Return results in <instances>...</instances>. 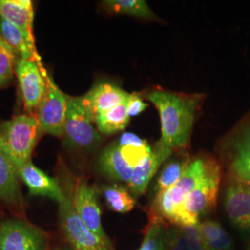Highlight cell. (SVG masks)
Listing matches in <instances>:
<instances>
[{
    "label": "cell",
    "mask_w": 250,
    "mask_h": 250,
    "mask_svg": "<svg viewBox=\"0 0 250 250\" xmlns=\"http://www.w3.org/2000/svg\"><path fill=\"white\" fill-rule=\"evenodd\" d=\"M146 98L157 107L161 117V138L158 143L172 151L186 148L199 99L161 89L150 91Z\"/></svg>",
    "instance_id": "obj_1"
},
{
    "label": "cell",
    "mask_w": 250,
    "mask_h": 250,
    "mask_svg": "<svg viewBox=\"0 0 250 250\" xmlns=\"http://www.w3.org/2000/svg\"><path fill=\"white\" fill-rule=\"evenodd\" d=\"M36 116L18 115L0 125V149L18 170L31 161L40 132Z\"/></svg>",
    "instance_id": "obj_2"
},
{
    "label": "cell",
    "mask_w": 250,
    "mask_h": 250,
    "mask_svg": "<svg viewBox=\"0 0 250 250\" xmlns=\"http://www.w3.org/2000/svg\"><path fill=\"white\" fill-rule=\"evenodd\" d=\"M208 163L209 161L204 159L192 161L177 184L170 189L157 194L153 204L154 214L178 226L185 202L205 175Z\"/></svg>",
    "instance_id": "obj_3"
},
{
    "label": "cell",
    "mask_w": 250,
    "mask_h": 250,
    "mask_svg": "<svg viewBox=\"0 0 250 250\" xmlns=\"http://www.w3.org/2000/svg\"><path fill=\"white\" fill-rule=\"evenodd\" d=\"M220 182V167L214 161H209L205 175L199 181L185 202L177 227L182 228L198 224V218L208 214L214 208Z\"/></svg>",
    "instance_id": "obj_4"
},
{
    "label": "cell",
    "mask_w": 250,
    "mask_h": 250,
    "mask_svg": "<svg viewBox=\"0 0 250 250\" xmlns=\"http://www.w3.org/2000/svg\"><path fill=\"white\" fill-rule=\"evenodd\" d=\"M45 79V94L36 109V120L42 132L60 137L64 135L69 97L57 86L47 72Z\"/></svg>",
    "instance_id": "obj_5"
},
{
    "label": "cell",
    "mask_w": 250,
    "mask_h": 250,
    "mask_svg": "<svg viewBox=\"0 0 250 250\" xmlns=\"http://www.w3.org/2000/svg\"><path fill=\"white\" fill-rule=\"evenodd\" d=\"M60 224L72 250H112L111 245L102 241L83 224L72 200L65 197L59 203Z\"/></svg>",
    "instance_id": "obj_6"
},
{
    "label": "cell",
    "mask_w": 250,
    "mask_h": 250,
    "mask_svg": "<svg viewBox=\"0 0 250 250\" xmlns=\"http://www.w3.org/2000/svg\"><path fill=\"white\" fill-rule=\"evenodd\" d=\"M64 135L68 143L79 148L99 146L100 135L93 126V121L84 107L83 97L69 98Z\"/></svg>",
    "instance_id": "obj_7"
},
{
    "label": "cell",
    "mask_w": 250,
    "mask_h": 250,
    "mask_svg": "<svg viewBox=\"0 0 250 250\" xmlns=\"http://www.w3.org/2000/svg\"><path fill=\"white\" fill-rule=\"evenodd\" d=\"M45 233L19 218L0 221V250H46Z\"/></svg>",
    "instance_id": "obj_8"
},
{
    "label": "cell",
    "mask_w": 250,
    "mask_h": 250,
    "mask_svg": "<svg viewBox=\"0 0 250 250\" xmlns=\"http://www.w3.org/2000/svg\"><path fill=\"white\" fill-rule=\"evenodd\" d=\"M43 64L33 61L16 59L15 73L21 93L24 108L30 115H34L44 97L45 91V72Z\"/></svg>",
    "instance_id": "obj_9"
},
{
    "label": "cell",
    "mask_w": 250,
    "mask_h": 250,
    "mask_svg": "<svg viewBox=\"0 0 250 250\" xmlns=\"http://www.w3.org/2000/svg\"><path fill=\"white\" fill-rule=\"evenodd\" d=\"M74 207L83 224L102 241L111 245L101 224V210L95 190L81 181L76 188Z\"/></svg>",
    "instance_id": "obj_10"
},
{
    "label": "cell",
    "mask_w": 250,
    "mask_h": 250,
    "mask_svg": "<svg viewBox=\"0 0 250 250\" xmlns=\"http://www.w3.org/2000/svg\"><path fill=\"white\" fill-rule=\"evenodd\" d=\"M129 93L109 83H100L88 91L83 97V104L93 123L97 116L117 107L128 99Z\"/></svg>",
    "instance_id": "obj_11"
},
{
    "label": "cell",
    "mask_w": 250,
    "mask_h": 250,
    "mask_svg": "<svg viewBox=\"0 0 250 250\" xmlns=\"http://www.w3.org/2000/svg\"><path fill=\"white\" fill-rule=\"evenodd\" d=\"M0 17L21 29L28 43L36 49L34 36L35 11L31 0H0Z\"/></svg>",
    "instance_id": "obj_12"
},
{
    "label": "cell",
    "mask_w": 250,
    "mask_h": 250,
    "mask_svg": "<svg viewBox=\"0 0 250 250\" xmlns=\"http://www.w3.org/2000/svg\"><path fill=\"white\" fill-rule=\"evenodd\" d=\"M18 176L25 184L31 195L49 197L58 203L65 197V193L59 183L37 168L31 161L18 170Z\"/></svg>",
    "instance_id": "obj_13"
},
{
    "label": "cell",
    "mask_w": 250,
    "mask_h": 250,
    "mask_svg": "<svg viewBox=\"0 0 250 250\" xmlns=\"http://www.w3.org/2000/svg\"><path fill=\"white\" fill-rule=\"evenodd\" d=\"M171 153L172 150L157 143L151 153L134 168L132 179L128 184L130 191L134 196L138 197L146 192L153 176Z\"/></svg>",
    "instance_id": "obj_14"
},
{
    "label": "cell",
    "mask_w": 250,
    "mask_h": 250,
    "mask_svg": "<svg viewBox=\"0 0 250 250\" xmlns=\"http://www.w3.org/2000/svg\"><path fill=\"white\" fill-rule=\"evenodd\" d=\"M225 208L232 224L250 230V186L242 182L230 186L226 192Z\"/></svg>",
    "instance_id": "obj_15"
},
{
    "label": "cell",
    "mask_w": 250,
    "mask_h": 250,
    "mask_svg": "<svg viewBox=\"0 0 250 250\" xmlns=\"http://www.w3.org/2000/svg\"><path fill=\"white\" fill-rule=\"evenodd\" d=\"M18 178L13 164L0 149V200L12 208L22 210L23 197Z\"/></svg>",
    "instance_id": "obj_16"
},
{
    "label": "cell",
    "mask_w": 250,
    "mask_h": 250,
    "mask_svg": "<svg viewBox=\"0 0 250 250\" xmlns=\"http://www.w3.org/2000/svg\"><path fill=\"white\" fill-rule=\"evenodd\" d=\"M99 166L107 177L127 184L130 183L134 172V168L125 160L118 144L109 146L104 150L99 159Z\"/></svg>",
    "instance_id": "obj_17"
},
{
    "label": "cell",
    "mask_w": 250,
    "mask_h": 250,
    "mask_svg": "<svg viewBox=\"0 0 250 250\" xmlns=\"http://www.w3.org/2000/svg\"><path fill=\"white\" fill-rule=\"evenodd\" d=\"M0 36L9 44L18 59L43 64L37 49L28 43L22 31L2 17H0Z\"/></svg>",
    "instance_id": "obj_18"
},
{
    "label": "cell",
    "mask_w": 250,
    "mask_h": 250,
    "mask_svg": "<svg viewBox=\"0 0 250 250\" xmlns=\"http://www.w3.org/2000/svg\"><path fill=\"white\" fill-rule=\"evenodd\" d=\"M130 116L127 111V100L125 103L99 114L95 123L99 132L111 134L124 130L129 124Z\"/></svg>",
    "instance_id": "obj_19"
},
{
    "label": "cell",
    "mask_w": 250,
    "mask_h": 250,
    "mask_svg": "<svg viewBox=\"0 0 250 250\" xmlns=\"http://www.w3.org/2000/svg\"><path fill=\"white\" fill-rule=\"evenodd\" d=\"M198 229L208 250H230L232 238L223 226L215 221L198 223Z\"/></svg>",
    "instance_id": "obj_20"
},
{
    "label": "cell",
    "mask_w": 250,
    "mask_h": 250,
    "mask_svg": "<svg viewBox=\"0 0 250 250\" xmlns=\"http://www.w3.org/2000/svg\"><path fill=\"white\" fill-rule=\"evenodd\" d=\"M118 146L126 161L134 169L152 151L149 145L133 134H124Z\"/></svg>",
    "instance_id": "obj_21"
},
{
    "label": "cell",
    "mask_w": 250,
    "mask_h": 250,
    "mask_svg": "<svg viewBox=\"0 0 250 250\" xmlns=\"http://www.w3.org/2000/svg\"><path fill=\"white\" fill-rule=\"evenodd\" d=\"M168 234L164 219L152 213L139 250H166Z\"/></svg>",
    "instance_id": "obj_22"
},
{
    "label": "cell",
    "mask_w": 250,
    "mask_h": 250,
    "mask_svg": "<svg viewBox=\"0 0 250 250\" xmlns=\"http://www.w3.org/2000/svg\"><path fill=\"white\" fill-rule=\"evenodd\" d=\"M103 6L110 13L147 20L157 18L145 0H106L103 2Z\"/></svg>",
    "instance_id": "obj_23"
},
{
    "label": "cell",
    "mask_w": 250,
    "mask_h": 250,
    "mask_svg": "<svg viewBox=\"0 0 250 250\" xmlns=\"http://www.w3.org/2000/svg\"><path fill=\"white\" fill-rule=\"evenodd\" d=\"M102 194L107 207L114 212L127 213L135 206V200L127 188L121 185H111L102 188Z\"/></svg>",
    "instance_id": "obj_24"
},
{
    "label": "cell",
    "mask_w": 250,
    "mask_h": 250,
    "mask_svg": "<svg viewBox=\"0 0 250 250\" xmlns=\"http://www.w3.org/2000/svg\"><path fill=\"white\" fill-rule=\"evenodd\" d=\"M190 163L191 162L188 159L174 160L168 162L163 168L158 180L157 194L162 193L177 184L179 180L182 178V176L186 172V170H188Z\"/></svg>",
    "instance_id": "obj_25"
},
{
    "label": "cell",
    "mask_w": 250,
    "mask_h": 250,
    "mask_svg": "<svg viewBox=\"0 0 250 250\" xmlns=\"http://www.w3.org/2000/svg\"><path fill=\"white\" fill-rule=\"evenodd\" d=\"M232 170L240 182L250 186V133L238 145Z\"/></svg>",
    "instance_id": "obj_26"
},
{
    "label": "cell",
    "mask_w": 250,
    "mask_h": 250,
    "mask_svg": "<svg viewBox=\"0 0 250 250\" xmlns=\"http://www.w3.org/2000/svg\"><path fill=\"white\" fill-rule=\"evenodd\" d=\"M16 59L12 48L0 36V88L6 87L12 80Z\"/></svg>",
    "instance_id": "obj_27"
},
{
    "label": "cell",
    "mask_w": 250,
    "mask_h": 250,
    "mask_svg": "<svg viewBox=\"0 0 250 250\" xmlns=\"http://www.w3.org/2000/svg\"><path fill=\"white\" fill-rule=\"evenodd\" d=\"M181 229L188 240L190 250H208L199 232L198 224L182 227Z\"/></svg>",
    "instance_id": "obj_28"
},
{
    "label": "cell",
    "mask_w": 250,
    "mask_h": 250,
    "mask_svg": "<svg viewBox=\"0 0 250 250\" xmlns=\"http://www.w3.org/2000/svg\"><path fill=\"white\" fill-rule=\"evenodd\" d=\"M166 250H190L188 240L180 227L169 231Z\"/></svg>",
    "instance_id": "obj_29"
},
{
    "label": "cell",
    "mask_w": 250,
    "mask_h": 250,
    "mask_svg": "<svg viewBox=\"0 0 250 250\" xmlns=\"http://www.w3.org/2000/svg\"><path fill=\"white\" fill-rule=\"evenodd\" d=\"M147 107V104L145 103L137 94H130L127 99V111L129 116H137L142 113Z\"/></svg>",
    "instance_id": "obj_30"
},
{
    "label": "cell",
    "mask_w": 250,
    "mask_h": 250,
    "mask_svg": "<svg viewBox=\"0 0 250 250\" xmlns=\"http://www.w3.org/2000/svg\"><path fill=\"white\" fill-rule=\"evenodd\" d=\"M69 250V249H65V250Z\"/></svg>",
    "instance_id": "obj_31"
}]
</instances>
